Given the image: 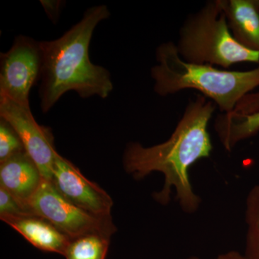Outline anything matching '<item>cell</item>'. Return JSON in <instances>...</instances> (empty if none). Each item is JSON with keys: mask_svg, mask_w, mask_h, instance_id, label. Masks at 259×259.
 Listing matches in <instances>:
<instances>
[{"mask_svg": "<svg viewBox=\"0 0 259 259\" xmlns=\"http://www.w3.org/2000/svg\"><path fill=\"white\" fill-rule=\"evenodd\" d=\"M44 180L38 167L25 151L0 163V187L29 209L30 201Z\"/></svg>", "mask_w": 259, "mask_h": 259, "instance_id": "9c48e42d", "label": "cell"}, {"mask_svg": "<svg viewBox=\"0 0 259 259\" xmlns=\"http://www.w3.org/2000/svg\"><path fill=\"white\" fill-rule=\"evenodd\" d=\"M46 13L50 18L53 23H55L59 19V15H60L61 3V1H40Z\"/></svg>", "mask_w": 259, "mask_h": 259, "instance_id": "ac0fdd59", "label": "cell"}, {"mask_svg": "<svg viewBox=\"0 0 259 259\" xmlns=\"http://www.w3.org/2000/svg\"><path fill=\"white\" fill-rule=\"evenodd\" d=\"M51 183L64 199L76 207L100 217H112V197L59 153L56 156Z\"/></svg>", "mask_w": 259, "mask_h": 259, "instance_id": "ba28073f", "label": "cell"}, {"mask_svg": "<svg viewBox=\"0 0 259 259\" xmlns=\"http://www.w3.org/2000/svg\"><path fill=\"white\" fill-rule=\"evenodd\" d=\"M0 61V98L29 105L30 90L41 77L40 42L18 35Z\"/></svg>", "mask_w": 259, "mask_h": 259, "instance_id": "8992f818", "label": "cell"}, {"mask_svg": "<svg viewBox=\"0 0 259 259\" xmlns=\"http://www.w3.org/2000/svg\"><path fill=\"white\" fill-rule=\"evenodd\" d=\"M1 220L18 231L35 248L44 251L64 255L71 241L67 235L52 223L35 214Z\"/></svg>", "mask_w": 259, "mask_h": 259, "instance_id": "30bf717a", "label": "cell"}, {"mask_svg": "<svg viewBox=\"0 0 259 259\" xmlns=\"http://www.w3.org/2000/svg\"><path fill=\"white\" fill-rule=\"evenodd\" d=\"M255 7H256L257 10L259 11V0H253Z\"/></svg>", "mask_w": 259, "mask_h": 259, "instance_id": "ffe728a7", "label": "cell"}, {"mask_svg": "<svg viewBox=\"0 0 259 259\" xmlns=\"http://www.w3.org/2000/svg\"><path fill=\"white\" fill-rule=\"evenodd\" d=\"M236 41L259 52V11L253 0H220Z\"/></svg>", "mask_w": 259, "mask_h": 259, "instance_id": "8fae6325", "label": "cell"}, {"mask_svg": "<svg viewBox=\"0 0 259 259\" xmlns=\"http://www.w3.org/2000/svg\"><path fill=\"white\" fill-rule=\"evenodd\" d=\"M215 259H245L243 255L236 250H231L218 255Z\"/></svg>", "mask_w": 259, "mask_h": 259, "instance_id": "d6986e66", "label": "cell"}, {"mask_svg": "<svg viewBox=\"0 0 259 259\" xmlns=\"http://www.w3.org/2000/svg\"><path fill=\"white\" fill-rule=\"evenodd\" d=\"M245 259H259V185L254 186L247 196L245 202Z\"/></svg>", "mask_w": 259, "mask_h": 259, "instance_id": "5bb4252c", "label": "cell"}, {"mask_svg": "<svg viewBox=\"0 0 259 259\" xmlns=\"http://www.w3.org/2000/svg\"><path fill=\"white\" fill-rule=\"evenodd\" d=\"M106 5L89 8L79 23L62 36L41 41L42 66L39 95L44 113L50 111L65 93L76 92L82 98L105 99L113 90L110 72L94 64L89 49L95 28L110 17Z\"/></svg>", "mask_w": 259, "mask_h": 259, "instance_id": "7a4b0ae2", "label": "cell"}, {"mask_svg": "<svg viewBox=\"0 0 259 259\" xmlns=\"http://www.w3.org/2000/svg\"><path fill=\"white\" fill-rule=\"evenodd\" d=\"M176 44L187 62L229 69L239 63L259 64V52L243 47L232 35L220 0L208 1L181 27Z\"/></svg>", "mask_w": 259, "mask_h": 259, "instance_id": "277c9868", "label": "cell"}, {"mask_svg": "<svg viewBox=\"0 0 259 259\" xmlns=\"http://www.w3.org/2000/svg\"><path fill=\"white\" fill-rule=\"evenodd\" d=\"M216 107L208 98L197 94L190 99L175 131L165 142L150 147L131 142L126 146L122 161L127 173L136 180L155 171L164 177L161 190L153 194L155 200L162 205L169 202L174 188L182 211L192 214L198 209L201 199L194 192L189 171L196 162L209 158L212 153L208 125Z\"/></svg>", "mask_w": 259, "mask_h": 259, "instance_id": "6da1fadb", "label": "cell"}, {"mask_svg": "<svg viewBox=\"0 0 259 259\" xmlns=\"http://www.w3.org/2000/svg\"><path fill=\"white\" fill-rule=\"evenodd\" d=\"M184 259H199V258H198V257L197 256H190L188 257V258H186Z\"/></svg>", "mask_w": 259, "mask_h": 259, "instance_id": "44dd1931", "label": "cell"}, {"mask_svg": "<svg viewBox=\"0 0 259 259\" xmlns=\"http://www.w3.org/2000/svg\"><path fill=\"white\" fill-rule=\"evenodd\" d=\"M29 207L35 215L52 223L71 240L94 233L111 237L117 231L112 217H100L76 207L49 181L42 182Z\"/></svg>", "mask_w": 259, "mask_h": 259, "instance_id": "5b68a950", "label": "cell"}, {"mask_svg": "<svg viewBox=\"0 0 259 259\" xmlns=\"http://www.w3.org/2000/svg\"><path fill=\"white\" fill-rule=\"evenodd\" d=\"M0 117L13 126L44 180L51 182L58 152L50 128L37 123L30 105H22L8 99L0 98Z\"/></svg>", "mask_w": 259, "mask_h": 259, "instance_id": "52a82bcc", "label": "cell"}, {"mask_svg": "<svg viewBox=\"0 0 259 259\" xmlns=\"http://www.w3.org/2000/svg\"><path fill=\"white\" fill-rule=\"evenodd\" d=\"M156 58L157 64L151 68V75L153 90L160 97L195 90L214 102L221 113H229L245 95L259 87V66L249 71H228L212 65L187 62L171 41L157 48Z\"/></svg>", "mask_w": 259, "mask_h": 259, "instance_id": "3957f363", "label": "cell"}, {"mask_svg": "<svg viewBox=\"0 0 259 259\" xmlns=\"http://www.w3.org/2000/svg\"><path fill=\"white\" fill-rule=\"evenodd\" d=\"M25 151L18 133L8 121L0 117V163Z\"/></svg>", "mask_w": 259, "mask_h": 259, "instance_id": "9a60e30c", "label": "cell"}, {"mask_svg": "<svg viewBox=\"0 0 259 259\" xmlns=\"http://www.w3.org/2000/svg\"><path fill=\"white\" fill-rule=\"evenodd\" d=\"M35 214L11 195L3 187H0V218H21Z\"/></svg>", "mask_w": 259, "mask_h": 259, "instance_id": "2e32d148", "label": "cell"}, {"mask_svg": "<svg viewBox=\"0 0 259 259\" xmlns=\"http://www.w3.org/2000/svg\"><path fill=\"white\" fill-rule=\"evenodd\" d=\"M259 112V91L245 95L233 112L240 115H252Z\"/></svg>", "mask_w": 259, "mask_h": 259, "instance_id": "e0dca14e", "label": "cell"}, {"mask_svg": "<svg viewBox=\"0 0 259 259\" xmlns=\"http://www.w3.org/2000/svg\"><path fill=\"white\" fill-rule=\"evenodd\" d=\"M214 127L221 144L227 151H231L240 141L259 132V112L248 115L233 112L219 114Z\"/></svg>", "mask_w": 259, "mask_h": 259, "instance_id": "7c38bea8", "label": "cell"}, {"mask_svg": "<svg viewBox=\"0 0 259 259\" xmlns=\"http://www.w3.org/2000/svg\"><path fill=\"white\" fill-rule=\"evenodd\" d=\"M110 238L94 233L74 238L70 242L64 256L66 259H105Z\"/></svg>", "mask_w": 259, "mask_h": 259, "instance_id": "4fadbf2b", "label": "cell"}]
</instances>
